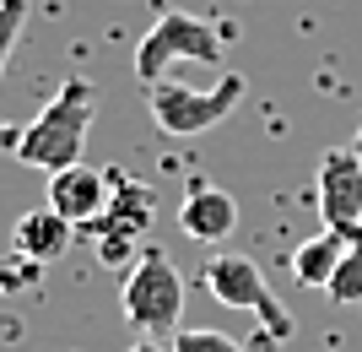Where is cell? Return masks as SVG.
Instances as JSON below:
<instances>
[{
	"label": "cell",
	"instance_id": "obj_1",
	"mask_svg": "<svg viewBox=\"0 0 362 352\" xmlns=\"http://www.w3.org/2000/svg\"><path fill=\"white\" fill-rule=\"evenodd\" d=\"M92 114H98V87L87 76H71L54 98H49L16 136V163L38 174H60L71 163H81L92 136Z\"/></svg>",
	"mask_w": 362,
	"mask_h": 352
},
{
	"label": "cell",
	"instance_id": "obj_2",
	"mask_svg": "<svg viewBox=\"0 0 362 352\" xmlns=\"http://www.w3.org/2000/svg\"><path fill=\"white\" fill-rule=\"evenodd\" d=\"M206 293H211L222 309H238V314H255L259 325V352H281L292 336H298V320H292V309L281 304L265 282L249 255H211L206 261Z\"/></svg>",
	"mask_w": 362,
	"mask_h": 352
},
{
	"label": "cell",
	"instance_id": "obj_3",
	"mask_svg": "<svg viewBox=\"0 0 362 352\" xmlns=\"http://www.w3.org/2000/svg\"><path fill=\"white\" fill-rule=\"evenodd\" d=\"M243 92H249V81L238 71H222L211 87H184V81L163 76L146 87V103L163 136H206L211 125H222L243 103Z\"/></svg>",
	"mask_w": 362,
	"mask_h": 352
},
{
	"label": "cell",
	"instance_id": "obj_4",
	"mask_svg": "<svg viewBox=\"0 0 362 352\" xmlns=\"http://www.w3.org/2000/svg\"><path fill=\"white\" fill-rule=\"evenodd\" d=\"M151 206H157L151 184L114 174V190H108L103 212L92 217V222H81L76 233H81V239L98 249V266L119 271V266L141 261V239H146V228H151Z\"/></svg>",
	"mask_w": 362,
	"mask_h": 352
},
{
	"label": "cell",
	"instance_id": "obj_5",
	"mask_svg": "<svg viewBox=\"0 0 362 352\" xmlns=\"http://www.w3.org/2000/svg\"><path fill=\"white\" fill-rule=\"evenodd\" d=\"M124 320L136 325L141 336H173L184 320V276L168 261L163 249H141L136 271L124 276Z\"/></svg>",
	"mask_w": 362,
	"mask_h": 352
},
{
	"label": "cell",
	"instance_id": "obj_6",
	"mask_svg": "<svg viewBox=\"0 0 362 352\" xmlns=\"http://www.w3.org/2000/svg\"><path fill=\"white\" fill-rule=\"evenodd\" d=\"M179 60L216 65L222 60V28H211V22H200V16H189V11H163L146 28L141 49H136V81L151 87V81H163Z\"/></svg>",
	"mask_w": 362,
	"mask_h": 352
},
{
	"label": "cell",
	"instance_id": "obj_7",
	"mask_svg": "<svg viewBox=\"0 0 362 352\" xmlns=\"http://www.w3.org/2000/svg\"><path fill=\"white\" fill-rule=\"evenodd\" d=\"M314 206L325 217V228H357L362 222V157L351 147H335L319 157Z\"/></svg>",
	"mask_w": 362,
	"mask_h": 352
},
{
	"label": "cell",
	"instance_id": "obj_8",
	"mask_svg": "<svg viewBox=\"0 0 362 352\" xmlns=\"http://www.w3.org/2000/svg\"><path fill=\"white\" fill-rule=\"evenodd\" d=\"M233 228H238V200L227 195V190H216V184H206V179H189V190L179 200V233L184 239L222 244V239H233Z\"/></svg>",
	"mask_w": 362,
	"mask_h": 352
},
{
	"label": "cell",
	"instance_id": "obj_9",
	"mask_svg": "<svg viewBox=\"0 0 362 352\" xmlns=\"http://www.w3.org/2000/svg\"><path fill=\"white\" fill-rule=\"evenodd\" d=\"M108 190H114V179H103L92 163H71V169L49 174V206H54L60 217H71L76 228H81V222H92V217L103 212Z\"/></svg>",
	"mask_w": 362,
	"mask_h": 352
},
{
	"label": "cell",
	"instance_id": "obj_10",
	"mask_svg": "<svg viewBox=\"0 0 362 352\" xmlns=\"http://www.w3.org/2000/svg\"><path fill=\"white\" fill-rule=\"evenodd\" d=\"M71 239H76V222L60 217L54 206H33V212H22L11 222V249L33 255L38 266H54L65 249H71Z\"/></svg>",
	"mask_w": 362,
	"mask_h": 352
},
{
	"label": "cell",
	"instance_id": "obj_11",
	"mask_svg": "<svg viewBox=\"0 0 362 352\" xmlns=\"http://www.w3.org/2000/svg\"><path fill=\"white\" fill-rule=\"evenodd\" d=\"M346 249H351V228H325V233H314V239H303V244H298L292 271H298L303 288H319V293H325Z\"/></svg>",
	"mask_w": 362,
	"mask_h": 352
},
{
	"label": "cell",
	"instance_id": "obj_12",
	"mask_svg": "<svg viewBox=\"0 0 362 352\" xmlns=\"http://www.w3.org/2000/svg\"><path fill=\"white\" fill-rule=\"evenodd\" d=\"M325 298H335V304H362V222L351 228V249L341 255V266H335Z\"/></svg>",
	"mask_w": 362,
	"mask_h": 352
},
{
	"label": "cell",
	"instance_id": "obj_13",
	"mask_svg": "<svg viewBox=\"0 0 362 352\" xmlns=\"http://www.w3.org/2000/svg\"><path fill=\"white\" fill-rule=\"evenodd\" d=\"M38 276H44V266L33 261V255H22V249H6V255H0V293H6V298H11V293H33Z\"/></svg>",
	"mask_w": 362,
	"mask_h": 352
},
{
	"label": "cell",
	"instance_id": "obj_14",
	"mask_svg": "<svg viewBox=\"0 0 362 352\" xmlns=\"http://www.w3.org/2000/svg\"><path fill=\"white\" fill-rule=\"evenodd\" d=\"M168 352H243V347H238V336L211 331V325H179Z\"/></svg>",
	"mask_w": 362,
	"mask_h": 352
},
{
	"label": "cell",
	"instance_id": "obj_15",
	"mask_svg": "<svg viewBox=\"0 0 362 352\" xmlns=\"http://www.w3.org/2000/svg\"><path fill=\"white\" fill-rule=\"evenodd\" d=\"M22 28H28V0H0V76H6V60H11Z\"/></svg>",
	"mask_w": 362,
	"mask_h": 352
},
{
	"label": "cell",
	"instance_id": "obj_16",
	"mask_svg": "<svg viewBox=\"0 0 362 352\" xmlns=\"http://www.w3.org/2000/svg\"><path fill=\"white\" fill-rule=\"evenodd\" d=\"M16 136H22V130H16V125H6V120H0V152H16Z\"/></svg>",
	"mask_w": 362,
	"mask_h": 352
},
{
	"label": "cell",
	"instance_id": "obj_17",
	"mask_svg": "<svg viewBox=\"0 0 362 352\" xmlns=\"http://www.w3.org/2000/svg\"><path fill=\"white\" fill-rule=\"evenodd\" d=\"M130 352H163V347H157V341H146V336H141V341H136V347H130Z\"/></svg>",
	"mask_w": 362,
	"mask_h": 352
},
{
	"label": "cell",
	"instance_id": "obj_18",
	"mask_svg": "<svg viewBox=\"0 0 362 352\" xmlns=\"http://www.w3.org/2000/svg\"><path fill=\"white\" fill-rule=\"evenodd\" d=\"M351 152H357V157H362V130H357V141H351Z\"/></svg>",
	"mask_w": 362,
	"mask_h": 352
}]
</instances>
